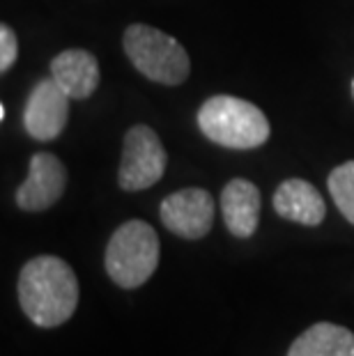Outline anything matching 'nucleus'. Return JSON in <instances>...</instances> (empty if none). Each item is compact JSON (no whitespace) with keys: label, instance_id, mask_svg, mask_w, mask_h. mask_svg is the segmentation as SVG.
I'll return each instance as SVG.
<instances>
[{"label":"nucleus","instance_id":"obj_13","mask_svg":"<svg viewBox=\"0 0 354 356\" xmlns=\"http://www.w3.org/2000/svg\"><path fill=\"white\" fill-rule=\"evenodd\" d=\"M327 186L338 211L354 225V161L341 163L331 170Z\"/></svg>","mask_w":354,"mask_h":356},{"label":"nucleus","instance_id":"obj_3","mask_svg":"<svg viewBox=\"0 0 354 356\" xmlns=\"http://www.w3.org/2000/svg\"><path fill=\"white\" fill-rule=\"evenodd\" d=\"M161 244L154 228L140 218L122 223L108 239L104 264L111 280L122 290L145 285L159 267Z\"/></svg>","mask_w":354,"mask_h":356},{"label":"nucleus","instance_id":"obj_1","mask_svg":"<svg viewBox=\"0 0 354 356\" xmlns=\"http://www.w3.org/2000/svg\"><path fill=\"white\" fill-rule=\"evenodd\" d=\"M19 304L37 327H60L79 306V278L60 257L37 255L19 274Z\"/></svg>","mask_w":354,"mask_h":356},{"label":"nucleus","instance_id":"obj_4","mask_svg":"<svg viewBox=\"0 0 354 356\" xmlns=\"http://www.w3.org/2000/svg\"><path fill=\"white\" fill-rule=\"evenodd\" d=\"M122 47L131 65L145 79L161 86H182L191 74V60L175 37L152 26L134 24L124 30Z\"/></svg>","mask_w":354,"mask_h":356},{"label":"nucleus","instance_id":"obj_14","mask_svg":"<svg viewBox=\"0 0 354 356\" xmlns=\"http://www.w3.org/2000/svg\"><path fill=\"white\" fill-rule=\"evenodd\" d=\"M17 56H19V42H17V35L14 30L3 24L0 26V72L7 74L10 67L17 63Z\"/></svg>","mask_w":354,"mask_h":356},{"label":"nucleus","instance_id":"obj_12","mask_svg":"<svg viewBox=\"0 0 354 356\" xmlns=\"http://www.w3.org/2000/svg\"><path fill=\"white\" fill-rule=\"evenodd\" d=\"M288 356H354V333L341 324L318 322L299 333Z\"/></svg>","mask_w":354,"mask_h":356},{"label":"nucleus","instance_id":"obj_15","mask_svg":"<svg viewBox=\"0 0 354 356\" xmlns=\"http://www.w3.org/2000/svg\"><path fill=\"white\" fill-rule=\"evenodd\" d=\"M352 97H354V81H352Z\"/></svg>","mask_w":354,"mask_h":356},{"label":"nucleus","instance_id":"obj_10","mask_svg":"<svg viewBox=\"0 0 354 356\" xmlns=\"http://www.w3.org/2000/svg\"><path fill=\"white\" fill-rule=\"evenodd\" d=\"M274 209L285 221L301 225H320L327 216V204L320 191L306 179H285L274 193Z\"/></svg>","mask_w":354,"mask_h":356},{"label":"nucleus","instance_id":"obj_11","mask_svg":"<svg viewBox=\"0 0 354 356\" xmlns=\"http://www.w3.org/2000/svg\"><path fill=\"white\" fill-rule=\"evenodd\" d=\"M51 79L70 99H88L99 86V63L86 49L63 51L51 60Z\"/></svg>","mask_w":354,"mask_h":356},{"label":"nucleus","instance_id":"obj_6","mask_svg":"<svg viewBox=\"0 0 354 356\" xmlns=\"http://www.w3.org/2000/svg\"><path fill=\"white\" fill-rule=\"evenodd\" d=\"M159 216L166 230H170L177 237L202 239L212 230L214 200L205 188L189 186L166 195L159 207Z\"/></svg>","mask_w":354,"mask_h":356},{"label":"nucleus","instance_id":"obj_9","mask_svg":"<svg viewBox=\"0 0 354 356\" xmlns=\"http://www.w3.org/2000/svg\"><path fill=\"white\" fill-rule=\"evenodd\" d=\"M260 188L248 179H230L221 191L223 223L232 237H253L260 223Z\"/></svg>","mask_w":354,"mask_h":356},{"label":"nucleus","instance_id":"obj_7","mask_svg":"<svg viewBox=\"0 0 354 356\" xmlns=\"http://www.w3.org/2000/svg\"><path fill=\"white\" fill-rule=\"evenodd\" d=\"M70 118V97L54 79H44L28 95L24 108V127L30 138L49 143L65 131Z\"/></svg>","mask_w":354,"mask_h":356},{"label":"nucleus","instance_id":"obj_5","mask_svg":"<svg viewBox=\"0 0 354 356\" xmlns=\"http://www.w3.org/2000/svg\"><path fill=\"white\" fill-rule=\"evenodd\" d=\"M168 154L159 136L145 124L131 127L124 134L122 161H120L118 181L124 191H145L163 177Z\"/></svg>","mask_w":354,"mask_h":356},{"label":"nucleus","instance_id":"obj_2","mask_svg":"<svg viewBox=\"0 0 354 356\" xmlns=\"http://www.w3.org/2000/svg\"><path fill=\"white\" fill-rule=\"evenodd\" d=\"M198 127L216 145L255 149L272 136L269 120L258 106L230 95L209 97L198 108Z\"/></svg>","mask_w":354,"mask_h":356},{"label":"nucleus","instance_id":"obj_8","mask_svg":"<svg viewBox=\"0 0 354 356\" xmlns=\"http://www.w3.org/2000/svg\"><path fill=\"white\" fill-rule=\"evenodd\" d=\"M67 186L65 163L51 152H37L30 159L26 181L17 188V204L24 211H44L63 198Z\"/></svg>","mask_w":354,"mask_h":356}]
</instances>
